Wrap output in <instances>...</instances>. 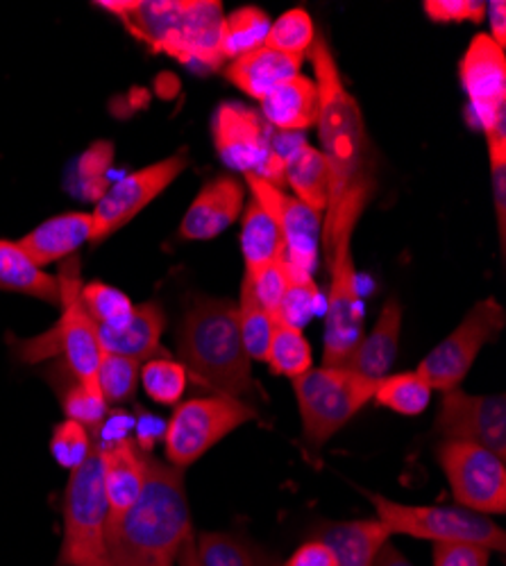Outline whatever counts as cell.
<instances>
[{"label":"cell","mask_w":506,"mask_h":566,"mask_svg":"<svg viewBox=\"0 0 506 566\" xmlns=\"http://www.w3.org/2000/svg\"><path fill=\"white\" fill-rule=\"evenodd\" d=\"M164 436H166V421L162 417L136 410L134 431H132V442L136 444V449L151 453L157 442H164Z\"/></svg>","instance_id":"cell-45"},{"label":"cell","mask_w":506,"mask_h":566,"mask_svg":"<svg viewBox=\"0 0 506 566\" xmlns=\"http://www.w3.org/2000/svg\"><path fill=\"white\" fill-rule=\"evenodd\" d=\"M488 159H490V184H493V200L497 213V231L499 243L504 250L506 243V134L488 136Z\"/></svg>","instance_id":"cell-41"},{"label":"cell","mask_w":506,"mask_h":566,"mask_svg":"<svg viewBox=\"0 0 506 566\" xmlns=\"http://www.w3.org/2000/svg\"><path fill=\"white\" fill-rule=\"evenodd\" d=\"M140 369L142 363L103 352L96 381L107 406L114 408L134 399L136 386H140Z\"/></svg>","instance_id":"cell-37"},{"label":"cell","mask_w":506,"mask_h":566,"mask_svg":"<svg viewBox=\"0 0 506 566\" xmlns=\"http://www.w3.org/2000/svg\"><path fill=\"white\" fill-rule=\"evenodd\" d=\"M196 553L200 566H282L272 553L233 533H200Z\"/></svg>","instance_id":"cell-29"},{"label":"cell","mask_w":506,"mask_h":566,"mask_svg":"<svg viewBox=\"0 0 506 566\" xmlns=\"http://www.w3.org/2000/svg\"><path fill=\"white\" fill-rule=\"evenodd\" d=\"M110 161H112V148H110L107 144H99L96 148H91V150L84 155V159H82V164H80L82 175H84V177H96V175L105 172V168H107Z\"/></svg>","instance_id":"cell-47"},{"label":"cell","mask_w":506,"mask_h":566,"mask_svg":"<svg viewBox=\"0 0 506 566\" xmlns=\"http://www.w3.org/2000/svg\"><path fill=\"white\" fill-rule=\"evenodd\" d=\"M488 23H490V39L504 51L506 45V3L504 0H495V3L486 6Z\"/></svg>","instance_id":"cell-48"},{"label":"cell","mask_w":506,"mask_h":566,"mask_svg":"<svg viewBox=\"0 0 506 566\" xmlns=\"http://www.w3.org/2000/svg\"><path fill=\"white\" fill-rule=\"evenodd\" d=\"M246 207V186L233 177L220 175L205 184L184 213L179 233L187 241H211L233 227Z\"/></svg>","instance_id":"cell-18"},{"label":"cell","mask_w":506,"mask_h":566,"mask_svg":"<svg viewBox=\"0 0 506 566\" xmlns=\"http://www.w3.org/2000/svg\"><path fill=\"white\" fill-rule=\"evenodd\" d=\"M378 518L391 535L430 539L434 544H477L490 553H504V531L488 514L462 505H406L380 494H368Z\"/></svg>","instance_id":"cell-9"},{"label":"cell","mask_w":506,"mask_h":566,"mask_svg":"<svg viewBox=\"0 0 506 566\" xmlns=\"http://www.w3.org/2000/svg\"><path fill=\"white\" fill-rule=\"evenodd\" d=\"M179 358L184 369L205 390L235 399L259 392L250 356L244 347L237 304L198 297L179 326Z\"/></svg>","instance_id":"cell-2"},{"label":"cell","mask_w":506,"mask_h":566,"mask_svg":"<svg viewBox=\"0 0 506 566\" xmlns=\"http://www.w3.org/2000/svg\"><path fill=\"white\" fill-rule=\"evenodd\" d=\"M0 291L23 293L60 306V281L43 272L19 243L0 239Z\"/></svg>","instance_id":"cell-27"},{"label":"cell","mask_w":506,"mask_h":566,"mask_svg":"<svg viewBox=\"0 0 506 566\" xmlns=\"http://www.w3.org/2000/svg\"><path fill=\"white\" fill-rule=\"evenodd\" d=\"M241 252L248 272H255L264 265L285 259L282 233L268 216V211L255 198L244 207Z\"/></svg>","instance_id":"cell-28"},{"label":"cell","mask_w":506,"mask_h":566,"mask_svg":"<svg viewBox=\"0 0 506 566\" xmlns=\"http://www.w3.org/2000/svg\"><path fill=\"white\" fill-rule=\"evenodd\" d=\"M436 458L458 505L479 514L506 512L504 458L479 444L454 440L441 442Z\"/></svg>","instance_id":"cell-13"},{"label":"cell","mask_w":506,"mask_h":566,"mask_svg":"<svg viewBox=\"0 0 506 566\" xmlns=\"http://www.w3.org/2000/svg\"><path fill=\"white\" fill-rule=\"evenodd\" d=\"M490 551L477 544H434V566H488Z\"/></svg>","instance_id":"cell-44"},{"label":"cell","mask_w":506,"mask_h":566,"mask_svg":"<svg viewBox=\"0 0 506 566\" xmlns=\"http://www.w3.org/2000/svg\"><path fill=\"white\" fill-rule=\"evenodd\" d=\"M192 535L182 469L148 455L140 501L121 518L107 522L105 566H177L179 551Z\"/></svg>","instance_id":"cell-1"},{"label":"cell","mask_w":506,"mask_h":566,"mask_svg":"<svg viewBox=\"0 0 506 566\" xmlns=\"http://www.w3.org/2000/svg\"><path fill=\"white\" fill-rule=\"evenodd\" d=\"M62 403H64L66 419L80 423V427H84L86 431L96 429L99 423L103 421V417L107 415V410H110V406L103 399L99 388L82 386L75 379L69 386V390L62 395Z\"/></svg>","instance_id":"cell-39"},{"label":"cell","mask_w":506,"mask_h":566,"mask_svg":"<svg viewBox=\"0 0 506 566\" xmlns=\"http://www.w3.org/2000/svg\"><path fill=\"white\" fill-rule=\"evenodd\" d=\"M458 77L486 136L506 132V57L488 34H477L458 64Z\"/></svg>","instance_id":"cell-17"},{"label":"cell","mask_w":506,"mask_h":566,"mask_svg":"<svg viewBox=\"0 0 506 566\" xmlns=\"http://www.w3.org/2000/svg\"><path fill=\"white\" fill-rule=\"evenodd\" d=\"M309 57L313 64V82L318 91L316 127L320 138V155L326 157L330 166V211L343 200L348 188L365 172L363 161L368 138L363 114L352 93L345 88L332 49L323 36H316L309 49Z\"/></svg>","instance_id":"cell-5"},{"label":"cell","mask_w":506,"mask_h":566,"mask_svg":"<svg viewBox=\"0 0 506 566\" xmlns=\"http://www.w3.org/2000/svg\"><path fill=\"white\" fill-rule=\"evenodd\" d=\"M211 132L216 153L227 168L285 188L287 159L275 146L261 114L239 103H225L216 109Z\"/></svg>","instance_id":"cell-11"},{"label":"cell","mask_w":506,"mask_h":566,"mask_svg":"<svg viewBox=\"0 0 506 566\" xmlns=\"http://www.w3.org/2000/svg\"><path fill=\"white\" fill-rule=\"evenodd\" d=\"M373 566H413V564H411L391 542H386V544L380 548V553H378Z\"/></svg>","instance_id":"cell-49"},{"label":"cell","mask_w":506,"mask_h":566,"mask_svg":"<svg viewBox=\"0 0 506 566\" xmlns=\"http://www.w3.org/2000/svg\"><path fill=\"white\" fill-rule=\"evenodd\" d=\"M187 168V155H173L164 161L136 170L121 181L112 184L94 209V229H91V243L99 245L107 235L125 227L136 213H142L155 198Z\"/></svg>","instance_id":"cell-14"},{"label":"cell","mask_w":506,"mask_h":566,"mask_svg":"<svg viewBox=\"0 0 506 566\" xmlns=\"http://www.w3.org/2000/svg\"><path fill=\"white\" fill-rule=\"evenodd\" d=\"M101 455L110 518H121L144 492L148 453L140 451L132 440H127L101 451Z\"/></svg>","instance_id":"cell-22"},{"label":"cell","mask_w":506,"mask_h":566,"mask_svg":"<svg viewBox=\"0 0 506 566\" xmlns=\"http://www.w3.org/2000/svg\"><path fill=\"white\" fill-rule=\"evenodd\" d=\"M285 265H287V289L280 302V311L275 317L296 328H302L316 315L320 293L313 283V274H307L287 261Z\"/></svg>","instance_id":"cell-36"},{"label":"cell","mask_w":506,"mask_h":566,"mask_svg":"<svg viewBox=\"0 0 506 566\" xmlns=\"http://www.w3.org/2000/svg\"><path fill=\"white\" fill-rule=\"evenodd\" d=\"M425 14L436 23H482L486 3L482 0H425Z\"/></svg>","instance_id":"cell-42"},{"label":"cell","mask_w":506,"mask_h":566,"mask_svg":"<svg viewBox=\"0 0 506 566\" xmlns=\"http://www.w3.org/2000/svg\"><path fill=\"white\" fill-rule=\"evenodd\" d=\"M80 297L89 317L101 328H121L130 322L134 313V304L125 293L101 281H91L82 286Z\"/></svg>","instance_id":"cell-35"},{"label":"cell","mask_w":506,"mask_h":566,"mask_svg":"<svg viewBox=\"0 0 506 566\" xmlns=\"http://www.w3.org/2000/svg\"><path fill=\"white\" fill-rule=\"evenodd\" d=\"M266 363L275 374L287 376L291 381L307 374L313 365V354H311L309 340L302 334V328H296L278 317H272V332H270Z\"/></svg>","instance_id":"cell-31"},{"label":"cell","mask_w":506,"mask_h":566,"mask_svg":"<svg viewBox=\"0 0 506 566\" xmlns=\"http://www.w3.org/2000/svg\"><path fill=\"white\" fill-rule=\"evenodd\" d=\"M246 184L252 198L268 211L272 222L278 224L285 241V261L307 274H313L318 263L320 235H323L320 213L300 202L296 196L287 193L285 188L272 186L261 177L246 175Z\"/></svg>","instance_id":"cell-15"},{"label":"cell","mask_w":506,"mask_h":566,"mask_svg":"<svg viewBox=\"0 0 506 566\" xmlns=\"http://www.w3.org/2000/svg\"><path fill=\"white\" fill-rule=\"evenodd\" d=\"M285 566H339V564L328 544H323L320 539H311L302 544Z\"/></svg>","instance_id":"cell-46"},{"label":"cell","mask_w":506,"mask_h":566,"mask_svg":"<svg viewBox=\"0 0 506 566\" xmlns=\"http://www.w3.org/2000/svg\"><path fill=\"white\" fill-rule=\"evenodd\" d=\"M287 184L293 196L313 211H326L330 205V166L318 148L298 138L287 155Z\"/></svg>","instance_id":"cell-26"},{"label":"cell","mask_w":506,"mask_h":566,"mask_svg":"<svg viewBox=\"0 0 506 566\" xmlns=\"http://www.w3.org/2000/svg\"><path fill=\"white\" fill-rule=\"evenodd\" d=\"M164 311L157 302H146L134 306L130 322L121 328H101L99 343L105 354H116L132 358L136 363H146L151 358H162V334H164Z\"/></svg>","instance_id":"cell-20"},{"label":"cell","mask_w":506,"mask_h":566,"mask_svg":"<svg viewBox=\"0 0 506 566\" xmlns=\"http://www.w3.org/2000/svg\"><path fill=\"white\" fill-rule=\"evenodd\" d=\"M432 386L423 379V376L413 371H400V374H386L384 379L378 381L375 401L393 412L413 417L427 410L432 401Z\"/></svg>","instance_id":"cell-32"},{"label":"cell","mask_w":506,"mask_h":566,"mask_svg":"<svg viewBox=\"0 0 506 566\" xmlns=\"http://www.w3.org/2000/svg\"><path fill=\"white\" fill-rule=\"evenodd\" d=\"M257 410L244 399L227 395L198 397L179 403L166 421V462L184 469L200 460L223 438L257 419Z\"/></svg>","instance_id":"cell-10"},{"label":"cell","mask_w":506,"mask_h":566,"mask_svg":"<svg viewBox=\"0 0 506 566\" xmlns=\"http://www.w3.org/2000/svg\"><path fill=\"white\" fill-rule=\"evenodd\" d=\"M316 41V25L304 10L285 12L278 21L270 23L266 49H272L285 55L304 57Z\"/></svg>","instance_id":"cell-38"},{"label":"cell","mask_w":506,"mask_h":566,"mask_svg":"<svg viewBox=\"0 0 506 566\" xmlns=\"http://www.w3.org/2000/svg\"><path fill=\"white\" fill-rule=\"evenodd\" d=\"M270 19L259 8H241L223 19L220 28V57L223 62H235L248 53L266 45Z\"/></svg>","instance_id":"cell-30"},{"label":"cell","mask_w":506,"mask_h":566,"mask_svg":"<svg viewBox=\"0 0 506 566\" xmlns=\"http://www.w3.org/2000/svg\"><path fill=\"white\" fill-rule=\"evenodd\" d=\"M375 390L378 381L343 367H318L293 379L307 444L318 449L330 442Z\"/></svg>","instance_id":"cell-8"},{"label":"cell","mask_w":506,"mask_h":566,"mask_svg":"<svg viewBox=\"0 0 506 566\" xmlns=\"http://www.w3.org/2000/svg\"><path fill=\"white\" fill-rule=\"evenodd\" d=\"M304 57L285 55L272 49H259L255 53H248L235 62H229L225 69L227 80L233 82L239 91L255 101H264L272 88H278L287 80L300 75Z\"/></svg>","instance_id":"cell-23"},{"label":"cell","mask_w":506,"mask_h":566,"mask_svg":"<svg viewBox=\"0 0 506 566\" xmlns=\"http://www.w3.org/2000/svg\"><path fill=\"white\" fill-rule=\"evenodd\" d=\"M506 324V313L495 297L477 302L454 332L443 338L416 367L432 390L447 392L462 386L479 352L493 343Z\"/></svg>","instance_id":"cell-12"},{"label":"cell","mask_w":506,"mask_h":566,"mask_svg":"<svg viewBox=\"0 0 506 566\" xmlns=\"http://www.w3.org/2000/svg\"><path fill=\"white\" fill-rule=\"evenodd\" d=\"M121 17L125 28L155 53L179 64L218 69L223 6L216 0H153V3H99Z\"/></svg>","instance_id":"cell-4"},{"label":"cell","mask_w":506,"mask_h":566,"mask_svg":"<svg viewBox=\"0 0 506 566\" xmlns=\"http://www.w3.org/2000/svg\"><path fill=\"white\" fill-rule=\"evenodd\" d=\"M237 317H239L241 340H244V347H246L250 360H266L270 332H272V317L259 304L248 274H244V281H241Z\"/></svg>","instance_id":"cell-33"},{"label":"cell","mask_w":506,"mask_h":566,"mask_svg":"<svg viewBox=\"0 0 506 566\" xmlns=\"http://www.w3.org/2000/svg\"><path fill=\"white\" fill-rule=\"evenodd\" d=\"M58 281L62 308L60 322L49 334L17 343V354L25 363H39L51 356H62L75 381L89 388H99L96 376L103 349L99 343L96 322L89 317L80 297L82 281L78 259L64 261Z\"/></svg>","instance_id":"cell-6"},{"label":"cell","mask_w":506,"mask_h":566,"mask_svg":"<svg viewBox=\"0 0 506 566\" xmlns=\"http://www.w3.org/2000/svg\"><path fill=\"white\" fill-rule=\"evenodd\" d=\"M389 537L391 533L380 518L326 524L316 533V539L330 546L339 566H373Z\"/></svg>","instance_id":"cell-24"},{"label":"cell","mask_w":506,"mask_h":566,"mask_svg":"<svg viewBox=\"0 0 506 566\" xmlns=\"http://www.w3.org/2000/svg\"><path fill=\"white\" fill-rule=\"evenodd\" d=\"M373 179L365 172L348 188L343 200L328 211L323 227L330 270V302L326 322L323 367H341L363 336V302L357 286L352 259V233L373 193Z\"/></svg>","instance_id":"cell-3"},{"label":"cell","mask_w":506,"mask_h":566,"mask_svg":"<svg viewBox=\"0 0 506 566\" xmlns=\"http://www.w3.org/2000/svg\"><path fill=\"white\" fill-rule=\"evenodd\" d=\"M436 431L443 440L479 444L506 460V399L475 397L462 388L447 390L436 415Z\"/></svg>","instance_id":"cell-16"},{"label":"cell","mask_w":506,"mask_h":566,"mask_svg":"<svg viewBox=\"0 0 506 566\" xmlns=\"http://www.w3.org/2000/svg\"><path fill=\"white\" fill-rule=\"evenodd\" d=\"M51 451H53V458L62 467L75 469L91 455V451H94V444H91V436L84 427L66 419V421L58 423L55 431H53Z\"/></svg>","instance_id":"cell-40"},{"label":"cell","mask_w":506,"mask_h":566,"mask_svg":"<svg viewBox=\"0 0 506 566\" xmlns=\"http://www.w3.org/2000/svg\"><path fill=\"white\" fill-rule=\"evenodd\" d=\"M64 542L60 566H105L110 505L103 483V455H91L75 469L64 492Z\"/></svg>","instance_id":"cell-7"},{"label":"cell","mask_w":506,"mask_h":566,"mask_svg":"<svg viewBox=\"0 0 506 566\" xmlns=\"http://www.w3.org/2000/svg\"><path fill=\"white\" fill-rule=\"evenodd\" d=\"M400 334H402V306L395 297H391L375 326L371 328V334H363L359 338V343L354 345V349L350 352V356L343 360V369L357 371L365 379L380 381L389 374V369L393 367V360L397 356V347H400Z\"/></svg>","instance_id":"cell-21"},{"label":"cell","mask_w":506,"mask_h":566,"mask_svg":"<svg viewBox=\"0 0 506 566\" xmlns=\"http://www.w3.org/2000/svg\"><path fill=\"white\" fill-rule=\"evenodd\" d=\"M132 431H134V417L127 410L114 406L107 410V415L103 417L99 427L89 431V436L96 451H105L121 442L132 440Z\"/></svg>","instance_id":"cell-43"},{"label":"cell","mask_w":506,"mask_h":566,"mask_svg":"<svg viewBox=\"0 0 506 566\" xmlns=\"http://www.w3.org/2000/svg\"><path fill=\"white\" fill-rule=\"evenodd\" d=\"M318 91L316 82L296 75L272 88L261 101V118L285 134L304 132L316 125Z\"/></svg>","instance_id":"cell-25"},{"label":"cell","mask_w":506,"mask_h":566,"mask_svg":"<svg viewBox=\"0 0 506 566\" xmlns=\"http://www.w3.org/2000/svg\"><path fill=\"white\" fill-rule=\"evenodd\" d=\"M177 566H200L198 553H196V537L192 535L187 542H184L179 557H177Z\"/></svg>","instance_id":"cell-50"},{"label":"cell","mask_w":506,"mask_h":566,"mask_svg":"<svg viewBox=\"0 0 506 566\" xmlns=\"http://www.w3.org/2000/svg\"><path fill=\"white\" fill-rule=\"evenodd\" d=\"M94 216L71 211L34 227L19 241V248L39 265H49L73 256L84 243H91Z\"/></svg>","instance_id":"cell-19"},{"label":"cell","mask_w":506,"mask_h":566,"mask_svg":"<svg viewBox=\"0 0 506 566\" xmlns=\"http://www.w3.org/2000/svg\"><path fill=\"white\" fill-rule=\"evenodd\" d=\"M140 384L144 392L162 406H175L187 392L189 374L182 363H175L166 356L151 358L140 369Z\"/></svg>","instance_id":"cell-34"}]
</instances>
